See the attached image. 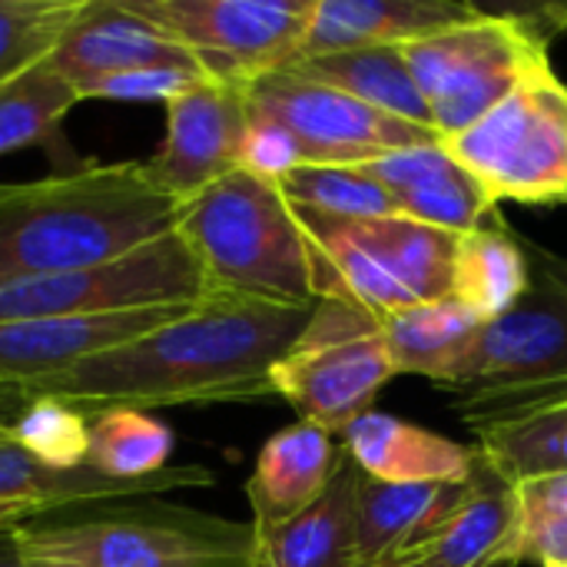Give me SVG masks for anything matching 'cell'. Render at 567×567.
Wrapping results in <instances>:
<instances>
[{
    "mask_svg": "<svg viewBox=\"0 0 567 567\" xmlns=\"http://www.w3.org/2000/svg\"><path fill=\"white\" fill-rule=\"evenodd\" d=\"M0 439L50 468H83L90 452V415L60 399H27Z\"/></svg>",
    "mask_w": 567,
    "mask_h": 567,
    "instance_id": "4dcf8cb0",
    "label": "cell"
},
{
    "mask_svg": "<svg viewBox=\"0 0 567 567\" xmlns=\"http://www.w3.org/2000/svg\"><path fill=\"white\" fill-rule=\"evenodd\" d=\"M0 193H3V183H0Z\"/></svg>",
    "mask_w": 567,
    "mask_h": 567,
    "instance_id": "b9f144b4",
    "label": "cell"
},
{
    "mask_svg": "<svg viewBox=\"0 0 567 567\" xmlns=\"http://www.w3.org/2000/svg\"><path fill=\"white\" fill-rule=\"evenodd\" d=\"M362 169L389 193L399 216H409L432 229L465 236L508 226L502 216V203L462 159H455L445 140L395 150L365 163Z\"/></svg>",
    "mask_w": 567,
    "mask_h": 567,
    "instance_id": "5bb4252c",
    "label": "cell"
},
{
    "mask_svg": "<svg viewBox=\"0 0 567 567\" xmlns=\"http://www.w3.org/2000/svg\"><path fill=\"white\" fill-rule=\"evenodd\" d=\"M246 136V86L199 80L166 103V140L159 153L146 159V169L163 193L189 203L243 166Z\"/></svg>",
    "mask_w": 567,
    "mask_h": 567,
    "instance_id": "4fadbf2b",
    "label": "cell"
},
{
    "mask_svg": "<svg viewBox=\"0 0 567 567\" xmlns=\"http://www.w3.org/2000/svg\"><path fill=\"white\" fill-rule=\"evenodd\" d=\"M515 495H518V508H522V525L567 518V475L515 485Z\"/></svg>",
    "mask_w": 567,
    "mask_h": 567,
    "instance_id": "e575fe53",
    "label": "cell"
},
{
    "mask_svg": "<svg viewBox=\"0 0 567 567\" xmlns=\"http://www.w3.org/2000/svg\"><path fill=\"white\" fill-rule=\"evenodd\" d=\"M183 43L203 73L249 86L289 66L306 40L316 0H123Z\"/></svg>",
    "mask_w": 567,
    "mask_h": 567,
    "instance_id": "8fae6325",
    "label": "cell"
},
{
    "mask_svg": "<svg viewBox=\"0 0 567 567\" xmlns=\"http://www.w3.org/2000/svg\"><path fill=\"white\" fill-rule=\"evenodd\" d=\"M482 322L462 299L445 296L382 316V336L399 375H422L445 389Z\"/></svg>",
    "mask_w": 567,
    "mask_h": 567,
    "instance_id": "cb8c5ba5",
    "label": "cell"
},
{
    "mask_svg": "<svg viewBox=\"0 0 567 567\" xmlns=\"http://www.w3.org/2000/svg\"><path fill=\"white\" fill-rule=\"evenodd\" d=\"M312 309L209 292L140 339L20 389L27 399H60L86 415L276 399L272 369L306 332Z\"/></svg>",
    "mask_w": 567,
    "mask_h": 567,
    "instance_id": "6da1fadb",
    "label": "cell"
},
{
    "mask_svg": "<svg viewBox=\"0 0 567 567\" xmlns=\"http://www.w3.org/2000/svg\"><path fill=\"white\" fill-rule=\"evenodd\" d=\"M176 233L193 249L209 292L279 306L322 299V259L276 179L233 169L179 206Z\"/></svg>",
    "mask_w": 567,
    "mask_h": 567,
    "instance_id": "3957f363",
    "label": "cell"
},
{
    "mask_svg": "<svg viewBox=\"0 0 567 567\" xmlns=\"http://www.w3.org/2000/svg\"><path fill=\"white\" fill-rule=\"evenodd\" d=\"M43 508L40 505H27V502H0V532L13 528V525H23V522H33L40 518Z\"/></svg>",
    "mask_w": 567,
    "mask_h": 567,
    "instance_id": "8d00e7d4",
    "label": "cell"
},
{
    "mask_svg": "<svg viewBox=\"0 0 567 567\" xmlns=\"http://www.w3.org/2000/svg\"><path fill=\"white\" fill-rule=\"evenodd\" d=\"M282 196L312 216L329 219H379L399 216L389 193L362 166H296L276 179Z\"/></svg>",
    "mask_w": 567,
    "mask_h": 567,
    "instance_id": "f546056e",
    "label": "cell"
},
{
    "mask_svg": "<svg viewBox=\"0 0 567 567\" xmlns=\"http://www.w3.org/2000/svg\"><path fill=\"white\" fill-rule=\"evenodd\" d=\"M216 478L203 465H169L166 472L140 482L106 478L93 468H50L27 452L7 445L0 439V502H27L43 512L66 505H93V502H120V498H146L176 488H209Z\"/></svg>",
    "mask_w": 567,
    "mask_h": 567,
    "instance_id": "44dd1931",
    "label": "cell"
},
{
    "mask_svg": "<svg viewBox=\"0 0 567 567\" xmlns=\"http://www.w3.org/2000/svg\"><path fill=\"white\" fill-rule=\"evenodd\" d=\"M359 482L362 468L342 455L332 485L312 508L279 528L256 532V567H355Z\"/></svg>",
    "mask_w": 567,
    "mask_h": 567,
    "instance_id": "7402d4cb",
    "label": "cell"
},
{
    "mask_svg": "<svg viewBox=\"0 0 567 567\" xmlns=\"http://www.w3.org/2000/svg\"><path fill=\"white\" fill-rule=\"evenodd\" d=\"M86 0H0V86L47 60Z\"/></svg>",
    "mask_w": 567,
    "mask_h": 567,
    "instance_id": "1f68e13d",
    "label": "cell"
},
{
    "mask_svg": "<svg viewBox=\"0 0 567 567\" xmlns=\"http://www.w3.org/2000/svg\"><path fill=\"white\" fill-rule=\"evenodd\" d=\"M179 199L143 163L80 166L37 183H3L0 289L113 262L176 229Z\"/></svg>",
    "mask_w": 567,
    "mask_h": 567,
    "instance_id": "7a4b0ae2",
    "label": "cell"
},
{
    "mask_svg": "<svg viewBox=\"0 0 567 567\" xmlns=\"http://www.w3.org/2000/svg\"><path fill=\"white\" fill-rule=\"evenodd\" d=\"M392 567H429L425 565V555H415V558H409V561H399V565Z\"/></svg>",
    "mask_w": 567,
    "mask_h": 567,
    "instance_id": "f35d334b",
    "label": "cell"
},
{
    "mask_svg": "<svg viewBox=\"0 0 567 567\" xmlns=\"http://www.w3.org/2000/svg\"><path fill=\"white\" fill-rule=\"evenodd\" d=\"M551 262H555V269H558V272L567 279V259H561V256H555V252H551Z\"/></svg>",
    "mask_w": 567,
    "mask_h": 567,
    "instance_id": "ab89813d",
    "label": "cell"
},
{
    "mask_svg": "<svg viewBox=\"0 0 567 567\" xmlns=\"http://www.w3.org/2000/svg\"><path fill=\"white\" fill-rule=\"evenodd\" d=\"M20 538L66 567H256L252 522L169 505L106 508L73 522H23Z\"/></svg>",
    "mask_w": 567,
    "mask_h": 567,
    "instance_id": "8992f818",
    "label": "cell"
},
{
    "mask_svg": "<svg viewBox=\"0 0 567 567\" xmlns=\"http://www.w3.org/2000/svg\"><path fill=\"white\" fill-rule=\"evenodd\" d=\"M0 389H3V385H0Z\"/></svg>",
    "mask_w": 567,
    "mask_h": 567,
    "instance_id": "7bdbcfd3",
    "label": "cell"
},
{
    "mask_svg": "<svg viewBox=\"0 0 567 567\" xmlns=\"http://www.w3.org/2000/svg\"><path fill=\"white\" fill-rule=\"evenodd\" d=\"M522 508L515 485L498 478L488 462L478 492L429 545V567H518Z\"/></svg>",
    "mask_w": 567,
    "mask_h": 567,
    "instance_id": "d4e9b609",
    "label": "cell"
},
{
    "mask_svg": "<svg viewBox=\"0 0 567 567\" xmlns=\"http://www.w3.org/2000/svg\"><path fill=\"white\" fill-rule=\"evenodd\" d=\"M206 296H209L206 276L186 239L173 229L113 262L3 286L0 322L196 306Z\"/></svg>",
    "mask_w": 567,
    "mask_h": 567,
    "instance_id": "30bf717a",
    "label": "cell"
},
{
    "mask_svg": "<svg viewBox=\"0 0 567 567\" xmlns=\"http://www.w3.org/2000/svg\"><path fill=\"white\" fill-rule=\"evenodd\" d=\"M282 70L336 86L355 96L359 103L392 113L399 120L435 130L432 110L415 83L405 47H369V50H342V53H326V56H302Z\"/></svg>",
    "mask_w": 567,
    "mask_h": 567,
    "instance_id": "603a6c76",
    "label": "cell"
},
{
    "mask_svg": "<svg viewBox=\"0 0 567 567\" xmlns=\"http://www.w3.org/2000/svg\"><path fill=\"white\" fill-rule=\"evenodd\" d=\"M518 558L542 567H567V518L522 525Z\"/></svg>",
    "mask_w": 567,
    "mask_h": 567,
    "instance_id": "836d02e7",
    "label": "cell"
},
{
    "mask_svg": "<svg viewBox=\"0 0 567 567\" xmlns=\"http://www.w3.org/2000/svg\"><path fill=\"white\" fill-rule=\"evenodd\" d=\"M485 475L465 482H375L362 472L355 505V567H392L425 555L429 545L452 525V518L472 502Z\"/></svg>",
    "mask_w": 567,
    "mask_h": 567,
    "instance_id": "9a60e30c",
    "label": "cell"
},
{
    "mask_svg": "<svg viewBox=\"0 0 567 567\" xmlns=\"http://www.w3.org/2000/svg\"><path fill=\"white\" fill-rule=\"evenodd\" d=\"M80 93L47 60L0 86V156L23 146H50Z\"/></svg>",
    "mask_w": 567,
    "mask_h": 567,
    "instance_id": "f1b7e54d",
    "label": "cell"
},
{
    "mask_svg": "<svg viewBox=\"0 0 567 567\" xmlns=\"http://www.w3.org/2000/svg\"><path fill=\"white\" fill-rule=\"evenodd\" d=\"M532 286L528 243L515 236L512 226L478 229L458 236L452 296L475 309L485 322L508 312Z\"/></svg>",
    "mask_w": 567,
    "mask_h": 567,
    "instance_id": "484cf974",
    "label": "cell"
},
{
    "mask_svg": "<svg viewBox=\"0 0 567 567\" xmlns=\"http://www.w3.org/2000/svg\"><path fill=\"white\" fill-rule=\"evenodd\" d=\"M193 306L136 309L113 316L0 322V385H27L63 372L73 362L140 339L143 332L183 316Z\"/></svg>",
    "mask_w": 567,
    "mask_h": 567,
    "instance_id": "e0dca14e",
    "label": "cell"
},
{
    "mask_svg": "<svg viewBox=\"0 0 567 567\" xmlns=\"http://www.w3.org/2000/svg\"><path fill=\"white\" fill-rule=\"evenodd\" d=\"M246 103L249 116L276 123L289 136L299 166H365L395 150L442 140L439 130L399 120L289 70L252 80Z\"/></svg>",
    "mask_w": 567,
    "mask_h": 567,
    "instance_id": "7c38bea8",
    "label": "cell"
},
{
    "mask_svg": "<svg viewBox=\"0 0 567 567\" xmlns=\"http://www.w3.org/2000/svg\"><path fill=\"white\" fill-rule=\"evenodd\" d=\"M299 219L322 259V299H349L382 319L452 296L458 236L409 216Z\"/></svg>",
    "mask_w": 567,
    "mask_h": 567,
    "instance_id": "52a82bcc",
    "label": "cell"
},
{
    "mask_svg": "<svg viewBox=\"0 0 567 567\" xmlns=\"http://www.w3.org/2000/svg\"><path fill=\"white\" fill-rule=\"evenodd\" d=\"M532 286L502 316L482 322L445 389L465 395L472 429L567 399V279L551 252L528 246Z\"/></svg>",
    "mask_w": 567,
    "mask_h": 567,
    "instance_id": "277c9868",
    "label": "cell"
},
{
    "mask_svg": "<svg viewBox=\"0 0 567 567\" xmlns=\"http://www.w3.org/2000/svg\"><path fill=\"white\" fill-rule=\"evenodd\" d=\"M176 439L169 425L136 409H100L90 412V452L86 468L120 478L140 482L169 468V455Z\"/></svg>",
    "mask_w": 567,
    "mask_h": 567,
    "instance_id": "83f0119b",
    "label": "cell"
},
{
    "mask_svg": "<svg viewBox=\"0 0 567 567\" xmlns=\"http://www.w3.org/2000/svg\"><path fill=\"white\" fill-rule=\"evenodd\" d=\"M395 375L382 319L349 299H319L306 332L272 369V392L296 409L299 422L342 435L372 412Z\"/></svg>",
    "mask_w": 567,
    "mask_h": 567,
    "instance_id": "ba28073f",
    "label": "cell"
},
{
    "mask_svg": "<svg viewBox=\"0 0 567 567\" xmlns=\"http://www.w3.org/2000/svg\"><path fill=\"white\" fill-rule=\"evenodd\" d=\"M545 13L551 17V27H555V30H561V27H567V7H548Z\"/></svg>",
    "mask_w": 567,
    "mask_h": 567,
    "instance_id": "74e56055",
    "label": "cell"
},
{
    "mask_svg": "<svg viewBox=\"0 0 567 567\" xmlns=\"http://www.w3.org/2000/svg\"><path fill=\"white\" fill-rule=\"evenodd\" d=\"M346 455L375 482H465L478 472V445H458L439 432L389 412H365L339 435Z\"/></svg>",
    "mask_w": 567,
    "mask_h": 567,
    "instance_id": "ffe728a7",
    "label": "cell"
},
{
    "mask_svg": "<svg viewBox=\"0 0 567 567\" xmlns=\"http://www.w3.org/2000/svg\"><path fill=\"white\" fill-rule=\"evenodd\" d=\"M0 567H66V565L50 561V558H43L40 551H33V548L20 538V532H17V525H13V528L0 532Z\"/></svg>",
    "mask_w": 567,
    "mask_h": 567,
    "instance_id": "d590c367",
    "label": "cell"
},
{
    "mask_svg": "<svg viewBox=\"0 0 567 567\" xmlns=\"http://www.w3.org/2000/svg\"><path fill=\"white\" fill-rule=\"evenodd\" d=\"M445 146L498 203L567 206V83L555 66L535 73Z\"/></svg>",
    "mask_w": 567,
    "mask_h": 567,
    "instance_id": "9c48e42d",
    "label": "cell"
},
{
    "mask_svg": "<svg viewBox=\"0 0 567 567\" xmlns=\"http://www.w3.org/2000/svg\"><path fill=\"white\" fill-rule=\"evenodd\" d=\"M548 405H561V409L567 412V399H565V402H548ZM538 409H542V405H538ZM525 412H528V409H525Z\"/></svg>",
    "mask_w": 567,
    "mask_h": 567,
    "instance_id": "60d3db41",
    "label": "cell"
},
{
    "mask_svg": "<svg viewBox=\"0 0 567 567\" xmlns=\"http://www.w3.org/2000/svg\"><path fill=\"white\" fill-rule=\"evenodd\" d=\"M76 93L93 80L143 66H196V56L159 27L133 13L123 0H86L80 17L47 56ZM83 103V100H80Z\"/></svg>",
    "mask_w": 567,
    "mask_h": 567,
    "instance_id": "2e32d148",
    "label": "cell"
},
{
    "mask_svg": "<svg viewBox=\"0 0 567 567\" xmlns=\"http://www.w3.org/2000/svg\"><path fill=\"white\" fill-rule=\"evenodd\" d=\"M342 455L346 452L339 435L319 425L296 422L276 432L259 449L256 468L246 482V498L252 505V528L269 532L312 508L332 485Z\"/></svg>",
    "mask_w": 567,
    "mask_h": 567,
    "instance_id": "d6986e66",
    "label": "cell"
},
{
    "mask_svg": "<svg viewBox=\"0 0 567 567\" xmlns=\"http://www.w3.org/2000/svg\"><path fill=\"white\" fill-rule=\"evenodd\" d=\"M209 80L196 66H143L93 80L80 90V100H116V103H169L193 83Z\"/></svg>",
    "mask_w": 567,
    "mask_h": 567,
    "instance_id": "d6a6232c",
    "label": "cell"
},
{
    "mask_svg": "<svg viewBox=\"0 0 567 567\" xmlns=\"http://www.w3.org/2000/svg\"><path fill=\"white\" fill-rule=\"evenodd\" d=\"M555 27L542 13H488L405 47L442 140L488 116L525 80L551 66Z\"/></svg>",
    "mask_w": 567,
    "mask_h": 567,
    "instance_id": "5b68a950",
    "label": "cell"
},
{
    "mask_svg": "<svg viewBox=\"0 0 567 567\" xmlns=\"http://www.w3.org/2000/svg\"><path fill=\"white\" fill-rule=\"evenodd\" d=\"M478 13L482 7L458 0H316L296 60L369 47H409Z\"/></svg>",
    "mask_w": 567,
    "mask_h": 567,
    "instance_id": "ac0fdd59",
    "label": "cell"
},
{
    "mask_svg": "<svg viewBox=\"0 0 567 567\" xmlns=\"http://www.w3.org/2000/svg\"><path fill=\"white\" fill-rule=\"evenodd\" d=\"M478 452L508 485L567 475V412L542 405L475 429Z\"/></svg>",
    "mask_w": 567,
    "mask_h": 567,
    "instance_id": "4316f807",
    "label": "cell"
}]
</instances>
